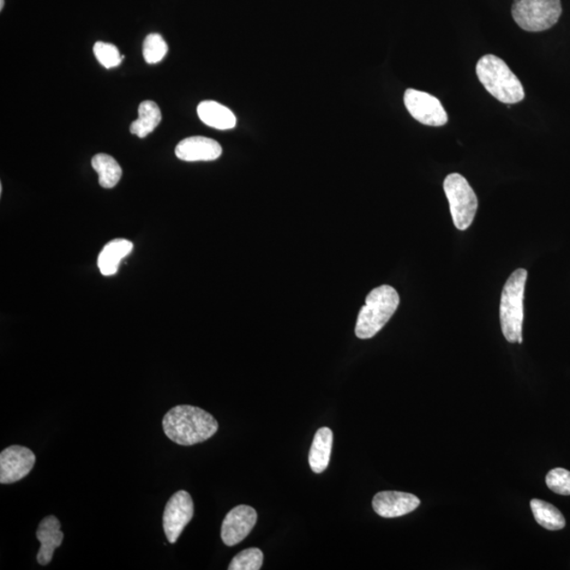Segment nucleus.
Here are the masks:
<instances>
[{
	"mask_svg": "<svg viewBox=\"0 0 570 570\" xmlns=\"http://www.w3.org/2000/svg\"><path fill=\"white\" fill-rule=\"evenodd\" d=\"M548 488L557 495H570V472L562 468L551 470L546 477Z\"/></svg>",
	"mask_w": 570,
	"mask_h": 570,
	"instance_id": "obj_23",
	"label": "nucleus"
},
{
	"mask_svg": "<svg viewBox=\"0 0 570 570\" xmlns=\"http://www.w3.org/2000/svg\"><path fill=\"white\" fill-rule=\"evenodd\" d=\"M407 110L419 123L440 127L448 122V116L439 99L427 92L408 89L404 98Z\"/></svg>",
	"mask_w": 570,
	"mask_h": 570,
	"instance_id": "obj_7",
	"label": "nucleus"
},
{
	"mask_svg": "<svg viewBox=\"0 0 570 570\" xmlns=\"http://www.w3.org/2000/svg\"><path fill=\"white\" fill-rule=\"evenodd\" d=\"M333 432L329 428H320L316 432L309 454L311 469L315 473L325 471L331 459Z\"/></svg>",
	"mask_w": 570,
	"mask_h": 570,
	"instance_id": "obj_16",
	"label": "nucleus"
},
{
	"mask_svg": "<svg viewBox=\"0 0 570 570\" xmlns=\"http://www.w3.org/2000/svg\"><path fill=\"white\" fill-rule=\"evenodd\" d=\"M372 505L380 517L391 519L414 512L421 505V501L417 496L406 492L382 491L374 496Z\"/></svg>",
	"mask_w": 570,
	"mask_h": 570,
	"instance_id": "obj_11",
	"label": "nucleus"
},
{
	"mask_svg": "<svg viewBox=\"0 0 570 570\" xmlns=\"http://www.w3.org/2000/svg\"><path fill=\"white\" fill-rule=\"evenodd\" d=\"M194 517V502L188 491L180 490L166 504L163 527L168 541H178L186 525Z\"/></svg>",
	"mask_w": 570,
	"mask_h": 570,
	"instance_id": "obj_8",
	"label": "nucleus"
},
{
	"mask_svg": "<svg viewBox=\"0 0 570 570\" xmlns=\"http://www.w3.org/2000/svg\"><path fill=\"white\" fill-rule=\"evenodd\" d=\"M92 164L93 170L98 172L101 188L113 189L122 178V168L111 155L105 153L94 155Z\"/></svg>",
	"mask_w": 570,
	"mask_h": 570,
	"instance_id": "obj_18",
	"label": "nucleus"
},
{
	"mask_svg": "<svg viewBox=\"0 0 570 570\" xmlns=\"http://www.w3.org/2000/svg\"><path fill=\"white\" fill-rule=\"evenodd\" d=\"M263 564V554L259 548H249L239 553L232 560L230 570H259Z\"/></svg>",
	"mask_w": 570,
	"mask_h": 570,
	"instance_id": "obj_21",
	"label": "nucleus"
},
{
	"mask_svg": "<svg viewBox=\"0 0 570 570\" xmlns=\"http://www.w3.org/2000/svg\"><path fill=\"white\" fill-rule=\"evenodd\" d=\"M253 507L239 505L231 510L222 523L221 538L226 546H235L248 537L257 523Z\"/></svg>",
	"mask_w": 570,
	"mask_h": 570,
	"instance_id": "obj_10",
	"label": "nucleus"
},
{
	"mask_svg": "<svg viewBox=\"0 0 570 570\" xmlns=\"http://www.w3.org/2000/svg\"><path fill=\"white\" fill-rule=\"evenodd\" d=\"M197 116L209 127L228 130L236 127L237 118L227 107L215 101H204L197 106Z\"/></svg>",
	"mask_w": 570,
	"mask_h": 570,
	"instance_id": "obj_14",
	"label": "nucleus"
},
{
	"mask_svg": "<svg viewBox=\"0 0 570 570\" xmlns=\"http://www.w3.org/2000/svg\"><path fill=\"white\" fill-rule=\"evenodd\" d=\"M218 428V422L211 413L194 406L172 408L163 418L166 436L181 446L206 442L217 434Z\"/></svg>",
	"mask_w": 570,
	"mask_h": 570,
	"instance_id": "obj_1",
	"label": "nucleus"
},
{
	"mask_svg": "<svg viewBox=\"0 0 570 570\" xmlns=\"http://www.w3.org/2000/svg\"><path fill=\"white\" fill-rule=\"evenodd\" d=\"M166 41L158 33L149 34L143 45V57L148 64H158L167 54Z\"/></svg>",
	"mask_w": 570,
	"mask_h": 570,
	"instance_id": "obj_20",
	"label": "nucleus"
},
{
	"mask_svg": "<svg viewBox=\"0 0 570 570\" xmlns=\"http://www.w3.org/2000/svg\"><path fill=\"white\" fill-rule=\"evenodd\" d=\"M531 510L538 524L548 531H560L566 527V522L559 509L548 502L532 500Z\"/></svg>",
	"mask_w": 570,
	"mask_h": 570,
	"instance_id": "obj_19",
	"label": "nucleus"
},
{
	"mask_svg": "<svg viewBox=\"0 0 570 570\" xmlns=\"http://www.w3.org/2000/svg\"><path fill=\"white\" fill-rule=\"evenodd\" d=\"M35 454L29 448L10 446L0 453V483L12 484L28 476L35 465Z\"/></svg>",
	"mask_w": 570,
	"mask_h": 570,
	"instance_id": "obj_9",
	"label": "nucleus"
},
{
	"mask_svg": "<svg viewBox=\"0 0 570 570\" xmlns=\"http://www.w3.org/2000/svg\"><path fill=\"white\" fill-rule=\"evenodd\" d=\"M221 154L220 144L204 136L188 137L180 142L176 148L177 158L185 162L215 161Z\"/></svg>",
	"mask_w": 570,
	"mask_h": 570,
	"instance_id": "obj_12",
	"label": "nucleus"
},
{
	"mask_svg": "<svg viewBox=\"0 0 570 570\" xmlns=\"http://www.w3.org/2000/svg\"><path fill=\"white\" fill-rule=\"evenodd\" d=\"M4 7V0H0V10H3Z\"/></svg>",
	"mask_w": 570,
	"mask_h": 570,
	"instance_id": "obj_24",
	"label": "nucleus"
},
{
	"mask_svg": "<svg viewBox=\"0 0 570 570\" xmlns=\"http://www.w3.org/2000/svg\"><path fill=\"white\" fill-rule=\"evenodd\" d=\"M132 250H134V244L125 239L112 240L111 242L106 244L101 250L98 260L101 273L104 276L116 275L119 264L131 253Z\"/></svg>",
	"mask_w": 570,
	"mask_h": 570,
	"instance_id": "obj_15",
	"label": "nucleus"
},
{
	"mask_svg": "<svg viewBox=\"0 0 570 570\" xmlns=\"http://www.w3.org/2000/svg\"><path fill=\"white\" fill-rule=\"evenodd\" d=\"M562 14L561 0H514L513 17L528 32H541L555 26Z\"/></svg>",
	"mask_w": 570,
	"mask_h": 570,
	"instance_id": "obj_5",
	"label": "nucleus"
},
{
	"mask_svg": "<svg viewBox=\"0 0 570 570\" xmlns=\"http://www.w3.org/2000/svg\"><path fill=\"white\" fill-rule=\"evenodd\" d=\"M477 75L485 89L502 103L512 105L524 100L523 85L500 57L484 56L477 64Z\"/></svg>",
	"mask_w": 570,
	"mask_h": 570,
	"instance_id": "obj_2",
	"label": "nucleus"
},
{
	"mask_svg": "<svg viewBox=\"0 0 570 570\" xmlns=\"http://www.w3.org/2000/svg\"><path fill=\"white\" fill-rule=\"evenodd\" d=\"M162 113L157 103L145 101L139 106V118L130 126V132L144 139L152 134L161 123Z\"/></svg>",
	"mask_w": 570,
	"mask_h": 570,
	"instance_id": "obj_17",
	"label": "nucleus"
},
{
	"mask_svg": "<svg viewBox=\"0 0 570 570\" xmlns=\"http://www.w3.org/2000/svg\"><path fill=\"white\" fill-rule=\"evenodd\" d=\"M93 52L100 64L107 69L118 67L124 59L116 46L104 41H98L93 47Z\"/></svg>",
	"mask_w": 570,
	"mask_h": 570,
	"instance_id": "obj_22",
	"label": "nucleus"
},
{
	"mask_svg": "<svg viewBox=\"0 0 570 570\" xmlns=\"http://www.w3.org/2000/svg\"><path fill=\"white\" fill-rule=\"evenodd\" d=\"M527 271L519 268L510 276L504 286L500 304V320L504 338L510 344L523 342L524 292Z\"/></svg>",
	"mask_w": 570,
	"mask_h": 570,
	"instance_id": "obj_3",
	"label": "nucleus"
},
{
	"mask_svg": "<svg viewBox=\"0 0 570 570\" xmlns=\"http://www.w3.org/2000/svg\"><path fill=\"white\" fill-rule=\"evenodd\" d=\"M443 190L449 201L455 227L460 231H466L472 224L478 211V201L476 193L460 173H452L445 179Z\"/></svg>",
	"mask_w": 570,
	"mask_h": 570,
	"instance_id": "obj_6",
	"label": "nucleus"
},
{
	"mask_svg": "<svg viewBox=\"0 0 570 570\" xmlns=\"http://www.w3.org/2000/svg\"><path fill=\"white\" fill-rule=\"evenodd\" d=\"M399 305L398 292L390 285H381L370 292L357 318L355 334L360 339H369L385 327Z\"/></svg>",
	"mask_w": 570,
	"mask_h": 570,
	"instance_id": "obj_4",
	"label": "nucleus"
},
{
	"mask_svg": "<svg viewBox=\"0 0 570 570\" xmlns=\"http://www.w3.org/2000/svg\"><path fill=\"white\" fill-rule=\"evenodd\" d=\"M36 537L40 542L38 562L40 566H48L52 560L54 550L63 543L64 532L61 531V522L54 515L46 517L40 522Z\"/></svg>",
	"mask_w": 570,
	"mask_h": 570,
	"instance_id": "obj_13",
	"label": "nucleus"
}]
</instances>
